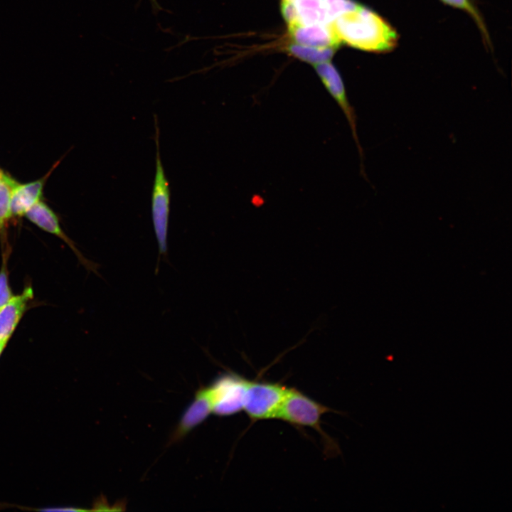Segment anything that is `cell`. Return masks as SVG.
<instances>
[{"mask_svg": "<svg viewBox=\"0 0 512 512\" xmlns=\"http://www.w3.org/2000/svg\"><path fill=\"white\" fill-rule=\"evenodd\" d=\"M330 24L341 43L368 52L392 51L398 43L396 30L383 17L356 4Z\"/></svg>", "mask_w": 512, "mask_h": 512, "instance_id": "cell-1", "label": "cell"}, {"mask_svg": "<svg viewBox=\"0 0 512 512\" xmlns=\"http://www.w3.org/2000/svg\"><path fill=\"white\" fill-rule=\"evenodd\" d=\"M331 410L315 401L296 388L288 389L287 395L277 412L276 419L299 427H310L319 434L326 450L329 453L338 450L337 444L322 430L321 417Z\"/></svg>", "mask_w": 512, "mask_h": 512, "instance_id": "cell-2", "label": "cell"}, {"mask_svg": "<svg viewBox=\"0 0 512 512\" xmlns=\"http://www.w3.org/2000/svg\"><path fill=\"white\" fill-rule=\"evenodd\" d=\"M156 142V172L151 193V216L159 246V257L167 255V234L170 211V187L164 169L159 144V129L154 115Z\"/></svg>", "mask_w": 512, "mask_h": 512, "instance_id": "cell-3", "label": "cell"}, {"mask_svg": "<svg viewBox=\"0 0 512 512\" xmlns=\"http://www.w3.org/2000/svg\"><path fill=\"white\" fill-rule=\"evenodd\" d=\"M288 389L279 383L248 380L243 410L252 422L276 419Z\"/></svg>", "mask_w": 512, "mask_h": 512, "instance_id": "cell-4", "label": "cell"}, {"mask_svg": "<svg viewBox=\"0 0 512 512\" xmlns=\"http://www.w3.org/2000/svg\"><path fill=\"white\" fill-rule=\"evenodd\" d=\"M247 382L245 378L228 372L206 387L212 412L219 416H229L243 410Z\"/></svg>", "mask_w": 512, "mask_h": 512, "instance_id": "cell-5", "label": "cell"}, {"mask_svg": "<svg viewBox=\"0 0 512 512\" xmlns=\"http://www.w3.org/2000/svg\"><path fill=\"white\" fill-rule=\"evenodd\" d=\"M31 223L42 230L52 234L63 240L73 250L80 262L90 271L97 272V265L87 260L77 248L75 242L63 231L58 217L43 200L33 205L25 214Z\"/></svg>", "mask_w": 512, "mask_h": 512, "instance_id": "cell-6", "label": "cell"}, {"mask_svg": "<svg viewBox=\"0 0 512 512\" xmlns=\"http://www.w3.org/2000/svg\"><path fill=\"white\" fill-rule=\"evenodd\" d=\"M33 297V288L28 285L0 308V342L9 343Z\"/></svg>", "mask_w": 512, "mask_h": 512, "instance_id": "cell-7", "label": "cell"}, {"mask_svg": "<svg viewBox=\"0 0 512 512\" xmlns=\"http://www.w3.org/2000/svg\"><path fill=\"white\" fill-rule=\"evenodd\" d=\"M60 162V160L56 161L46 175L37 180L24 183L16 181L11 194V210L13 218L24 217L33 205L42 200L46 183Z\"/></svg>", "mask_w": 512, "mask_h": 512, "instance_id": "cell-8", "label": "cell"}, {"mask_svg": "<svg viewBox=\"0 0 512 512\" xmlns=\"http://www.w3.org/2000/svg\"><path fill=\"white\" fill-rule=\"evenodd\" d=\"M289 34L294 43L316 48H337L341 43L330 22L327 23L288 25Z\"/></svg>", "mask_w": 512, "mask_h": 512, "instance_id": "cell-9", "label": "cell"}, {"mask_svg": "<svg viewBox=\"0 0 512 512\" xmlns=\"http://www.w3.org/2000/svg\"><path fill=\"white\" fill-rule=\"evenodd\" d=\"M212 412L210 400L205 388H201L196 394L194 400L183 413L176 430L172 437V441L186 435L193 427L202 422Z\"/></svg>", "mask_w": 512, "mask_h": 512, "instance_id": "cell-10", "label": "cell"}, {"mask_svg": "<svg viewBox=\"0 0 512 512\" xmlns=\"http://www.w3.org/2000/svg\"><path fill=\"white\" fill-rule=\"evenodd\" d=\"M289 3L296 10L297 23L314 24L331 22L325 0H292Z\"/></svg>", "mask_w": 512, "mask_h": 512, "instance_id": "cell-11", "label": "cell"}, {"mask_svg": "<svg viewBox=\"0 0 512 512\" xmlns=\"http://www.w3.org/2000/svg\"><path fill=\"white\" fill-rule=\"evenodd\" d=\"M16 182L6 172L0 178V241L4 245L7 241V229L13 218L11 210V194Z\"/></svg>", "mask_w": 512, "mask_h": 512, "instance_id": "cell-12", "label": "cell"}, {"mask_svg": "<svg viewBox=\"0 0 512 512\" xmlns=\"http://www.w3.org/2000/svg\"><path fill=\"white\" fill-rule=\"evenodd\" d=\"M287 49L292 55L312 65L329 61L336 50L333 48H316L295 43L289 44Z\"/></svg>", "mask_w": 512, "mask_h": 512, "instance_id": "cell-13", "label": "cell"}, {"mask_svg": "<svg viewBox=\"0 0 512 512\" xmlns=\"http://www.w3.org/2000/svg\"><path fill=\"white\" fill-rule=\"evenodd\" d=\"M440 1H442L444 4H445L447 5L462 9V10L467 12L476 22L477 26L479 27V28L483 36L485 43H487L488 45H489V47H491L489 34L488 33L487 28L486 26L484 18L479 11L478 7L474 4V3L472 0H440Z\"/></svg>", "mask_w": 512, "mask_h": 512, "instance_id": "cell-14", "label": "cell"}, {"mask_svg": "<svg viewBox=\"0 0 512 512\" xmlns=\"http://www.w3.org/2000/svg\"><path fill=\"white\" fill-rule=\"evenodd\" d=\"M2 257L0 267V308L6 304L13 297L14 293L9 283L8 260L11 253L9 243L1 245Z\"/></svg>", "mask_w": 512, "mask_h": 512, "instance_id": "cell-15", "label": "cell"}, {"mask_svg": "<svg viewBox=\"0 0 512 512\" xmlns=\"http://www.w3.org/2000/svg\"><path fill=\"white\" fill-rule=\"evenodd\" d=\"M331 21L339 14L353 9L357 3L352 0H325Z\"/></svg>", "mask_w": 512, "mask_h": 512, "instance_id": "cell-16", "label": "cell"}, {"mask_svg": "<svg viewBox=\"0 0 512 512\" xmlns=\"http://www.w3.org/2000/svg\"><path fill=\"white\" fill-rule=\"evenodd\" d=\"M7 344V343L0 342V357L1 356L5 348H6Z\"/></svg>", "mask_w": 512, "mask_h": 512, "instance_id": "cell-17", "label": "cell"}, {"mask_svg": "<svg viewBox=\"0 0 512 512\" xmlns=\"http://www.w3.org/2000/svg\"><path fill=\"white\" fill-rule=\"evenodd\" d=\"M4 171L0 169V178L3 176Z\"/></svg>", "mask_w": 512, "mask_h": 512, "instance_id": "cell-18", "label": "cell"}]
</instances>
